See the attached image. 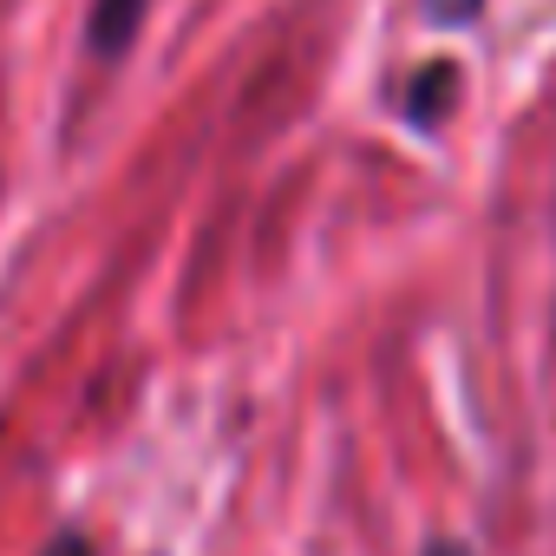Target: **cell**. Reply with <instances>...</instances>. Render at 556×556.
<instances>
[{"mask_svg": "<svg viewBox=\"0 0 556 556\" xmlns=\"http://www.w3.org/2000/svg\"><path fill=\"white\" fill-rule=\"evenodd\" d=\"M144 14H151V0H92V14H86V47H92L99 60L131 53Z\"/></svg>", "mask_w": 556, "mask_h": 556, "instance_id": "obj_1", "label": "cell"}, {"mask_svg": "<svg viewBox=\"0 0 556 556\" xmlns=\"http://www.w3.org/2000/svg\"><path fill=\"white\" fill-rule=\"evenodd\" d=\"M419 8H426L432 27H465V21L484 14V0H419Z\"/></svg>", "mask_w": 556, "mask_h": 556, "instance_id": "obj_2", "label": "cell"}, {"mask_svg": "<svg viewBox=\"0 0 556 556\" xmlns=\"http://www.w3.org/2000/svg\"><path fill=\"white\" fill-rule=\"evenodd\" d=\"M40 556H99V549H92V536H86V530H60Z\"/></svg>", "mask_w": 556, "mask_h": 556, "instance_id": "obj_3", "label": "cell"}, {"mask_svg": "<svg viewBox=\"0 0 556 556\" xmlns=\"http://www.w3.org/2000/svg\"><path fill=\"white\" fill-rule=\"evenodd\" d=\"M426 556H471V549H465V543H432Z\"/></svg>", "mask_w": 556, "mask_h": 556, "instance_id": "obj_4", "label": "cell"}]
</instances>
